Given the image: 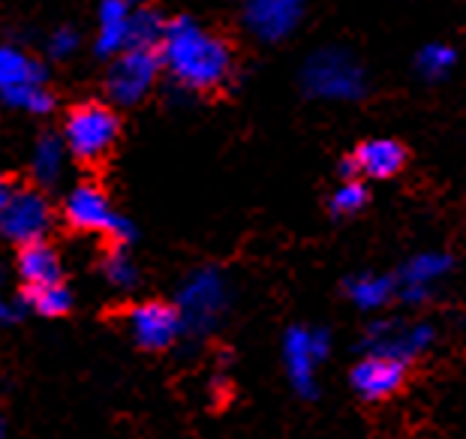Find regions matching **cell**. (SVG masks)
Masks as SVG:
<instances>
[{"label": "cell", "instance_id": "cell-20", "mask_svg": "<svg viewBox=\"0 0 466 439\" xmlns=\"http://www.w3.org/2000/svg\"><path fill=\"white\" fill-rule=\"evenodd\" d=\"M25 295H27V304H31L39 316H64L69 311V292L61 283L27 286Z\"/></svg>", "mask_w": 466, "mask_h": 439}, {"label": "cell", "instance_id": "cell-25", "mask_svg": "<svg viewBox=\"0 0 466 439\" xmlns=\"http://www.w3.org/2000/svg\"><path fill=\"white\" fill-rule=\"evenodd\" d=\"M106 271L117 286H124V283L130 286L133 283V265H130V259L124 256L121 247H115V250L106 256Z\"/></svg>", "mask_w": 466, "mask_h": 439}, {"label": "cell", "instance_id": "cell-21", "mask_svg": "<svg viewBox=\"0 0 466 439\" xmlns=\"http://www.w3.org/2000/svg\"><path fill=\"white\" fill-rule=\"evenodd\" d=\"M4 99L9 106L27 108V112H36V115H43L55 106V97L46 91L43 82H27V85L9 87V91H4Z\"/></svg>", "mask_w": 466, "mask_h": 439}, {"label": "cell", "instance_id": "cell-24", "mask_svg": "<svg viewBox=\"0 0 466 439\" xmlns=\"http://www.w3.org/2000/svg\"><path fill=\"white\" fill-rule=\"evenodd\" d=\"M364 205H367V187L359 184V181L340 184V187H337V193L331 196V211L340 214V217L359 214Z\"/></svg>", "mask_w": 466, "mask_h": 439}, {"label": "cell", "instance_id": "cell-6", "mask_svg": "<svg viewBox=\"0 0 466 439\" xmlns=\"http://www.w3.org/2000/svg\"><path fill=\"white\" fill-rule=\"evenodd\" d=\"M48 223H52V208L36 189H15L0 211V232L18 244L43 241Z\"/></svg>", "mask_w": 466, "mask_h": 439}, {"label": "cell", "instance_id": "cell-15", "mask_svg": "<svg viewBox=\"0 0 466 439\" xmlns=\"http://www.w3.org/2000/svg\"><path fill=\"white\" fill-rule=\"evenodd\" d=\"M18 274L27 286H48L61 283V259H57L55 247L46 241L22 244L18 250Z\"/></svg>", "mask_w": 466, "mask_h": 439}, {"label": "cell", "instance_id": "cell-12", "mask_svg": "<svg viewBox=\"0 0 466 439\" xmlns=\"http://www.w3.org/2000/svg\"><path fill=\"white\" fill-rule=\"evenodd\" d=\"M451 271V256L449 253H419L415 259L403 265L400 271V298L406 304H421L428 301L431 286Z\"/></svg>", "mask_w": 466, "mask_h": 439}, {"label": "cell", "instance_id": "cell-9", "mask_svg": "<svg viewBox=\"0 0 466 439\" xmlns=\"http://www.w3.org/2000/svg\"><path fill=\"white\" fill-rule=\"evenodd\" d=\"M127 325H130V334L136 337L138 346L166 349L181 334L184 319L177 307H168L163 301H145V304H136L133 311L127 313Z\"/></svg>", "mask_w": 466, "mask_h": 439}, {"label": "cell", "instance_id": "cell-10", "mask_svg": "<svg viewBox=\"0 0 466 439\" xmlns=\"http://www.w3.org/2000/svg\"><path fill=\"white\" fill-rule=\"evenodd\" d=\"M304 15V0H244L247 27L268 43L289 36Z\"/></svg>", "mask_w": 466, "mask_h": 439}, {"label": "cell", "instance_id": "cell-8", "mask_svg": "<svg viewBox=\"0 0 466 439\" xmlns=\"http://www.w3.org/2000/svg\"><path fill=\"white\" fill-rule=\"evenodd\" d=\"M226 307V286L217 271H199L181 292V319L184 325L208 332Z\"/></svg>", "mask_w": 466, "mask_h": 439}, {"label": "cell", "instance_id": "cell-3", "mask_svg": "<svg viewBox=\"0 0 466 439\" xmlns=\"http://www.w3.org/2000/svg\"><path fill=\"white\" fill-rule=\"evenodd\" d=\"M117 133H121L117 115L103 103H82L66 115V148L82 163H103L112 154Z\"/></svg>", "mask_w": 466, "mask_h": 439}, {"label": "cell", "instance_id": "cell-13", "mask_svg": "<svg viewBox=\"0 0 466 439\" xmlns=\"http://www.w3.org/2000/svg\"><path fill=\"white\" fill-rule=\"evenodd\" d=\"M352 159L359 175L385 181V178H394L406 166V148L394 142V138H367V142L359 145Z\"/></svg>", "mask_w": 466, "mask_h": 439}, {"label": "cell", "instance_id": "cell-4", "mask_svg": "<svg viewBox=\"0 0 466 439\" xmlns=\"http://www.w3.org/2000/svg\"><path fill=\"white\" fill-rule=\"evenodd\" d=\"M160 66L163 61L157 48H124V55L117 57L112 73H108V94H112L115 103H138L151 91Z\"/></svg>", "mask_w": 466, "mask_h": 439}, {"label": "cell", "instance_id": "cell-28", "mask_svg": "<svg viewBox=\"0 0 466 439\" xmlns=\"http://www.w3.org/2000/svg\"><path fill=\"white\" fill-rule=\"evenodd\" d=\"M6 313V307H4V301H0V316H4Z\"/></svg>", "mask_w": 466, "mask_h": 439}, {"label": "cell", "instance_id": "cell-18", "mask_svg": "<svg viewBox=\"0 0 466 439\" xmlns=\"http://www.w3.org/2000/svg\"><path fill=\"white\" fill-rule=\"evenodd\" d=\"M163 34H166V18L154 6H136L130 18L127 48H157L160 52Z\"/></svg>", "mask_w": 466, "mask_h": 439}, {"label": "cell", "instance_id": "cell-19", "mask_svg": "<svg viewBox=\"0 0 466 439\" xmlns=\"http://www.w3.org/2000/svg\"><path fill=\"white\" fill-rule=\"evenodd\" d=\"M46 69L39 66L31 57H25L15 48H0V91H9V87L27 85V82H43Z\"/></svg>", "mask_w": 466, "mask_h": 439}, {"label": "cell", "instance_id": "cell-17", "mask_svg": "<svg viewBox=\"0 0 466 439\" xmlns=\"http://www.w3.org/2000/svg\"><path fill=\"white\" fill-rule=\"evenodd\" d=\"M394 292H398V281L380 277V274H361L346 283V295H350L361 311H380L382 304L391 301Z\"/></svg>", "mask_w": 466, "mask_h": 439}, {"label": "cell", "instance_id": "cell-11", "mask_svg": "<svg viewBox=\"0 0 466 439\" xmlns=\"http://www.w3.org/2000/svg\"><path fill=\"white\" fill-rule=\"evenodd\" d=\"M352 388L364 401H385V397L398 394L406 383V364L389 355H364L352 367Z\"/></svg>", "mask_w": 466, "mask_h": 439}, {"label": "cell", "instance_id": "cell-27", "mask_svg": "<svg viewBox=\"0 0 466 439\" xmlns=\"http://www.w3.org/2000/svg\"><path fill=\"white\" fill-rule=\"evenodd\" d=\"M13 193H15V187L6 181V178H0V211L6 208V202L13 199Z\"/></svg>", "mask_w": 466, "mask_h": 439}, {"label": "cell", "instance_id": "cell-5", "mask_svg": "<svg viewBox=\"0 0 466 439\" xmlns=\"http://www.w3.org/2000/svg\"><path fill=\"white\" fill-rule=\"evenodd\" d=\"M66 223L78 232H103L112 235L117 244L130 238V226L112 211L106 193L96 184H82L66 199Z\"/></svg>", "mask_w": 466, "mask_h": 439}, {"label": "cell", "instance_id": "cell-7", "mask_svg": "<svg viewBox=\"0 0 466 439\" xmlns=\"http://www.w3.org/2000/svg\"><path fill=\"white\" fill-rule=\"evenodd\" d=\"M433 328L428 322H415V325H403L398 319L391 322H373L367 328L364 343L370 346L373 355H389L398 358V362H412L415 355H421L424 349L433 343Z\"/></svg>", "mask_w": 466, "mask_h": 439}, {"label": "cell", "instance_id": "cell-26", "mask_svg": "<svg viewBox=\"0 0 466 439\" xmlns=\"http://www.w3.org/2000/svg\"><path fill=\"white\" fill-rule=\"evenodd\" d=\"M76 46H78V36H76V31H69V27H64V31H57V34L52 36V43H48V48H52V55H55V57L73 55V52H76Z\"/></svg>", "mask_w": 466, "mask_h": 439}, {"label": "cell", "instance_id": "cell-23", "mask_svg": "<svg viewBox=\"0 0 466 439\" xmlns=\"http://www.w3.org/2000/svg\"><path fill=\"white\" fill-rule=\"evenodd\" d=\"M61 166H64V151L61 145L55 142V138H43L34 154V172L43 184H52L57 181V175H61Z\"/></svg>", "mask_w": 466, "mask_h": 439}, {"label": "cell", "instance_id": "cell-22", "mask_svg": "<svg viewBox=\"0 0 466 439\" xmlns=\"http://www.w3.org/2000/svg\"><path fill=\"white\" fill-rule=\"evenodd\" d=\"M454 61H458V55H454L451 46L431 43L421 48L419 57H415V66H419V73L424 78H442L454 66Z\"/></svg>", "mask_w": 466, "mask_h": 439}, {"label": "cell", "instance_id": "cell-1", "mask_svg": "<svg viewBox=\"0 0 466 439\" xmlns=\"http://www.w3.org/2000/svg\"><path fill=\"white\" fill-rule=\"evenodd\" d=\"M160 61L177 78V85L208 94L220 91L229 82L235 57L232 46L223 36L196 25L193 18H172V22H166Z\"/></svg>", "mask_w": 466, "mask_h": 439}, {"label": "cell", "instance_id": "cell-16", "mask_svg": "<svg viewBox=\"0 0 466 439\" xmlns=\"http://www.w3.org/2000/svg\"><path fill=\"white\" fill-rule=\"evenodd\" d=\"M130 18H133V0H103L100 39H96V48H100L103 55H115V52H121V48H127Z\"/></svg>", "mask_w": 466, "mask_h": 439}, {"label": "cell", "instance_id": "cell-14", "mask_svg": "<svg viewBox=\"0 0 466 439\" xmlns=\"http://www.w3.org/2000/svg\"><path fill=\"white\" fill-rule=\"evenodd\" d=\"M283 355H286V367H289V379H292L295 392L310 397L316 392V362H319L313 352L310 332H304V328H292V332L286 334Z\"/></svg>", "mask_w": 466, "mask_h": 439}, {"label": "cell", "instance_id": "cell-2", "mask_svg": "<svg viewBox=\"0 0 466 439\" xmlns=\"http://www.w3.org/2000/svg\"><path fill=\"white\" fill-rule=\"evenodd\" d=\"M301 85L319 99H361L367 91L364 66L343 48H322L301 69Z\"/></svg>", "mask_w": 466, "mask_h": 439}]
</instances>
